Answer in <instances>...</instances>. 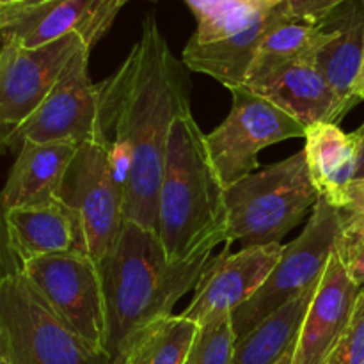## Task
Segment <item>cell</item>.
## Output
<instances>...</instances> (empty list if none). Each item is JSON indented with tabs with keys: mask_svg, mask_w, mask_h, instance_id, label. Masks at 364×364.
Instances as JSON below:
<instances>
[{
	"mask_svg": "<svg viewBox=\"0 0 364 364\" xmlns=\"http://www.w3.org/2000/svg\"><path fill=\"white\" fill-rule=\"evenodd\" d=\"M244 87L283 109L304 128L316 123L338 124L348 114L340 96L309 60L284 64L245 82Z\"/></svg>",
	"mask_w": 364,
	"mask_h": 364,
	"instance_id": "15",
	"label": "cell"
},
{
	"mask_svg": "<svg viewBox=\"0 0 364 364\" xmlns=\"http://www.w3.org/2000/svg\"><path fill=\"white\" fill-rule=\"evenodd\" d=\"M304 139L302 151L311 181L320 198L340 208L358 174V139L334 123L311 124L306 128Z\"/></svg>",
	"mask_w": 364,
	"mask_h": 364,
	"instance_id": "20",
	"label": "cell"
},
{
	"mask_svg": "<svg viewBox=\"0 0 364 364\" xmlns=\"http://www.w3.org/2000/svg\"><path fill=\"white\" fill-rule=\"evenodd\" d=\"M326 364H364V287L358 295L350 322Z\"/></svg>",
	"mask_w": 364,
	"mask_h": 364,
	"instance_id": "26",
	"label": "cell"
},
{
	"mask_svg": "<svg viewBox=\"0 0 364 364\" xmlns=\"http://www.w3.org/2000/svg\"><path fill=\"white\" fill-rule=\"evenodd\" d=\"M89 52L84 46L71 57L45 102L14 135L9 149H18L25 141L75 146L107 142L100 119L98 85L89 77Z\"/></svg>",
	"mask_w": 364,
	"mask_h": 364,
	"instance_id": "11",
	"label": "cell"
},
{
	"mask_svg": "<svg viewBox=\"0 0 364 364\" xmlns=\"http://www.w3.org/2000/svg\"><path fill=\"white\" fill-rule=\"evenodd\" d=\"M355 139H358L359 146V156H358V174H355V180L358 178H364V134H355Z\"/></svg>",
	"mask_w": 364,
	"mask_h": 364,
	"instance_id": "30",
	"label": "cell"
},
{
	"mask_svg": "<svg viewBox=\"0 0 364 364\" xmlns=\"http://www.w3.org/2000/svg\"><path fill=\"white\" fill-rule=\"evenodd\" d=\"M323 38H326V28L320 21L308 23L291 18L283 21L265 36L245 82L262 77L284 64L297 63V60L311 63Z\"/></svg>",
	"mask_w": 364,
	"mask_h": 364,
	"instance_id": "23",
	"label": "cell"
},
{
	"mask_svg": "<svg viewBox=\"0 0 364 364\" xmlns=\"http://www.w3.org/2000/svg\"><path fill=\"white\" fill-rule=\"evenodd\" d=\"M338 212H340L341 231L336 252L341 255L364 242V178L352 181L345 194L343 205L338 208Z\"/></svg>",
	"mask_w": 364,
	"mask_h": 364,
	"instance_id": "25",
	"label": "cell"
},
{
	"mask_svg": "<svg viewBox=\"0 0 364 364\" xmlns=\"http://www.w3.org/2000/svg\"><path fill=\"white\" fill-rule=\"evenodd\" d=\"M341 223L336 206L320 198L302 233L284 245L276 267L247 302L231 313L235 338L242 340L288 302L316 287L334 255Z\"/></svg>",
	"mask_w": 364,
	"mask_h": 364,
	"instance_id": "6",
	"label": "cell"
},
{
	"mask_svg": "<svg viewBox=\"0 0 364 364\" xmlns=\"http://www.w3.org/2000/svg\"><path fill=\"white\" fill-rule=\"evenodd\" d=\"M226 187L192 112L174 119L159 192L156 235L171 262H188L226 242Z\"/></svg>",
	"mask_w": 364,
	"mask_h": 364,
	"instance_id": "3",
	"label": "cell"
},
{
	"mask_svg": "<svg viewBox=\"0 0 364 364\" xmlns=\"http://www.w3.org/2000/svg\"><path fill=\"white\" fill-rule=\"evenodd\" d=\"M18 269L71 331L96 352L107 354L105 299L98 263L91 256H38Z\"/></svg>",
	"mask_w": 364,
	"mask_h": 364,
	"instance_id": "8",
	"label": "cell"
},
{
	"mask_svg": "<svg viewBox=\"0 0 364 364\" xmlns=\"http://www.w3.org/2000/svg\"><path fill=\"white\" fill-rule=\"evenodd\" d=\"M287 20H290V14L284 0L272 9L265 11L251 25L226 38L208 43H199L191 38L181 52V63L188 68V71H198L215 78L230 91L244 87L252 60L265 36Z\"/></svg>",
	"mask_w": 364,
	"mask_h": 364,
	"instance_id": "17",
	"label": "cell"
},
{
	"mask_svg": "<svg viewBox=\"0 0 364 364\" xmlns=\"http://www.w3.org/2000/svg\"><path fill=\"white\" fill-rule=\"evenodd\" d=\"M283 247V244L251 245L231 255L226 245L219 256L210 259L196 284L191 304L181 315L198 326L215 315H231L265 283Z\"/></svg>",
	"mask_w": 364,
	"mask_h": 364,
	"instance_id": "13",
	"label": "cell"
},
{
	"mask_svg": "<svg viewBox=\"0 0 364 364\" xmlns=\"http://www.w3.org/2000/svg\"><path fill=\"white\" fill-rule=\"evenodd\" d=\"M130 2V0H124V4H128ZM149 2H159V0H149Z\"/></svg>",
	"mask_w": 364,
	"mask_h": 364,
	"instance_id": "37",
	"label": "cell"
},
{
	"mask_svg": "<svg viewBox=\"0 0 364 364\" xmlns=\"http://www.w3.org/2000/svg\"><path fill=\"white\" fill-rule=\"evenodd\" d=\"M124 0H46L0 9V45L38 48L78 34L89 50L109 32Z\"/></svg>",
	"mask_w": 364,
	"mask_h": 364,
	"instance_id": "12",
	"label": "cell"
},
{
	"mask_svg": "<svg viewBox=\"0 0 364 364\" xmlns=\"http://www.w3.org/2000/svg\"><path fill=\"white\" fill-rule=\"evenodd\" d=\"M77 148L66 142H21L6 185L0 191V212L59 201L64 174Z\"/></svg>",
	"mask_w": 364,
	"mask_h": 364,
	"instance_id": "19",
	"label": "cell"
},
{
	"mask_svg": "<svg viewBox=\"0 0 364 364\" xmlns=\"http://www.w3.org/2000/svg\"><path fill=\"white\" fill-rule=\"evenodd\" d=\"M212 255L188 262H171L156 231L124 220L116 244L98 262L107 315V345L110 359L134 334L162 316L185 294L194 290Z\"/></svg>",
	"mask_w": 364,
	"mask_h": 364,
	"instance_id": "2",
	"label": "cell"
},
{
	"mask_svg": "<svg viewBox=\"0 0 364 364\" xmlns=\"http://www.w3.org/2000/svg\"><path fill=\"white\" fill-rule=\"evenodd\" d=\"M0 354L9 364H112L60 320L18 267L0 277Z\"/></svg>",
	"mask_w": 364,
	"mask_h": 364,
	"instance_id": "5",
	"label": "cell"
},
{
	"mask_svg": "<svg viewBox=\"0 0 364 364\" xmlns=\"http://www.w3.org/2000/svg\"><path fill=\"white\" fill-rule=\"evenodd\" d=\"M59 201L80 217L89 256L96 263L105 258L124 223V192L114 180L105 142L78 146L64 174Z\"/></svg>",
	"mask_w": 364,
	"mask_h": 364,
	"instance_id": "10",
	"label": "cell"
},
{
	"mask_svg": "<svg viewBox=\"0 0 364 364\" xmlns=\"http://www.w3.org/2000/svg\"><path fill=\"white\" fill-rule=\"evenodd\" d=\"M343 262L345 269H347L348 277L358 284L359 288L364 287V242L354 245L348 251L338 255Z\"/></svg>",
	"mask_w": 364,
	"mask_h": 364,
	"instance_id": "29",
	"label": "cell"
},
{
	"mask_svg": "<svg viewBox=\"0 0 364 364\" xmlns=\"http://www.w3.org/2000/svg\"><path fill=\"white\" fill-rule=\"evenodd\" d=\"M0 364H9V363H7V361H6V359H4V358H2V354H0Z\"/></svg>",
	"mask_w": 364,
	"mask_h": 364,
	"instance_id": "36",
	"label": "cell"
},
{
	"mask_svg": "<svg viewBox=\"0 0 364 364\" xmlns=\"http://www.w3.org/2000/svg\"><path fill=\"white\" fill-rule=\"evenodd\" d=\"M316 287L288 302L279 311L263 320L247 336L238 340L235 343L231 364H276L279 361L297 340Z\"/></svg>",
	"mask_w": 364,
	"mask_h": 364,
	"instance_id": "21",
	"label": "cell"
},
{
	"mask_svg": "<svg viewBox=\"0 0 364 364\" xmlns=\"http://www.w3.org/2000/svg\"><path fill=\"white\" fill-rule=\"evenodd\" d=\"M355 96H358L359 102H364V59H363L361 75H359L358 85H355Z\"/></svg>",
	"mask_w": 364,
	"mask_h": 364,
	"instance_id": "31",
	"label": "cell"
},
{
	"mask_svg": "<svg viewBox=\"0 0 364 364\" xmlns=\"http://www.w3.org/2000/svg\"><path fill=\"white\" fill-rule=\"evenodd\" d=\"M41 2H46V0H25L23 4H20V6H34V4H41Z\"/></svg>",
	"mask_w": 364,
	"mask_h": 364,
	"instance_id": "34",
	"label": "cell"
},
{
	"mask_svg": "<svg viewBox=\"0 0 364 364\" xmlns=\"http://www.w3.org/2000/svg\"><path fill=\"white\" fill-rule=\"evenodd\" d=\"M345 2L348 0H287V9L294 20L318 23Z\"/></svg>",
	"mask_w": 364,
	"mask_h": 364,
	"instance_id": "27",
	"label": "cell"
},
{
	"mask_svg": "<svg viewBox=\"0 0 364 364\" xmlns=\"http://www.w3.org/2000/svg\"><path fill=\"white\" fill-rule=\"evenodd\" d=\"M84 46L87 45L78 34H68L38 48L0 45V155L9 151L14 135L45 102L71 57Z\"/></svg>",
	"mask_w": 364,
	"mask_h": 364,
	"instance_id": "9",
	"label": "cell"
},
{
	"mask_svg": "<svg viewBox=\"0 0 364 364\" xmlns=\"http://www.w3.org/2000/svg\"><path fill=\"white\" fill-rule=\"evenodd\" d=\"M359 291L334 251L302 320L294 364H326L350 322Z\"/></svg>",
	"mask_w": 364,
	"mask_h": 364,
	"instance_id": "14",
	"label": "cell"
},
{
	"mask_svg": "<svg viewBox=\"0 0 364 364\" xmlns=\"http://www.w3.org/2000/svg\"><path fill=\"white\" fill-rule=\"evenodd\" d=\"M2 213L9 251L20 265L48 255H87L84 224L73 208L55 201L36 208H14Z\"/></svg>",
	"mask_w": 364,
	"mask_h": 364,
	"instance_id": "16",
	"label": "cell"
},
{
	"mask_svg": "<svg viewBox=\"0 0 364 364\" xmlns=\"http://www.w3.org/2000/svg\"><path fill=\"white\" fill-rule=\"evenodd\" d=\"M231 95L228 117L206 135L210 160L224 187L255 173L262 149L306 134L297 119L251 89L238 87Z\"/></svg>",
	"mask_w": 364,
	"mask_h": 364,
	"instance_id": "7",
	"label": "cell"
},
{
	"mask_svg": "<svg viewBox=\"0 0 364 364\" xmlns=\"http://www.w3.org/2000/svg\"><path fill=\"white\" fill-rule=\"evenodd\" d=\"M198 329L183 315L162 316L134 334L112 364H185Z\"/></svg>",
	"mask_w": 364,
	"mask_h": 364,
	"instance_id": "22",
	"label": "cell"
},
{
	"mask_svg": "<svg viewBox=\"0 0 364 364\" xmlns=\"http://www.w3.org/2000/svg\"><path fill=\"white\" fill-rule=\"evenodd\" d=\"M355 134H364V123L358 128V130H355Z\"/></svg>",
	"mask_w": 364,
	"mask_h": 364,
	"instance_id": "35",
	"label": "cell"
},
{
	"mask_svg": "<svg viewBox=\"0 0 364 364\" xmlns=\"http://www.w3.org/2000/svg\"><path fill=\"white\" fill-rule=\"evenodd\" d=\"M226 245L281 244L315 208L320 194L309 176L304 151L247 174L224 191Z\"/></svg>",
	"mask_w": 364,
	"mask_h": 364,
	"instance_id": "4",
	"label": "cell"
},
{
	"mask_svg": "<svg viewBox=\"0 0 364 364\" xmlns=\"http://www.w3.org/2000/svg\"><path fill=\"white\" fill-rule=\"evenodd\" d=\"M196 18L208 16V14L219 13V11L230 9V7L242 6H277L284 0H183Z\"/></svg>",
	"mask_w": 364,
	"mask_h": 364,
	"instance_id": "28",
	"label": "cell"
},
{
	"mask_svg": "<svg viewBox=\"0 0 364 364\" xmlns=\"http://www.w3.org/2000/svg\"><path fill=\"white\" fill-rule=\"evenodd\" d=\"M105 144L132 155L124 220L156 231L159 192L174 119L191 110L188 68L176 59L155 14L114 75L100 82Z\"/></svg>",
	"mask_w": 364,
	"mask_h": 364,
	"instance_id": "1",
	"label": "cell"
},
{
	"mask_svg": "<svg viewBox=\"0 0 364 364\" xmlns=\"http://www.w3.org/2000/svg\"><path fill=\"white\" fill-rule=\"evenodd\" d=\"M237 343L230 313L215 315L199 323L198 336L185 364H231Z\"/></svg>",
	"mask_w": 364,
	"mask_h": 364,
	"instance_id": "24",
	"label": "cell"
},
{
	"mask_svg": "<svg viewBox=\"0 0 364 364\" xmlns=\"http://www.w3.org/2000/svg\"><path fill=\"white\" fill-rule=\"evenodd\" d=\"M25 0H0V9H6V7H13V6H20L23 4Z\"/></svg>",
	"mask_w": 364,
	"mask_h": 364,
	"instance_id": "33",
	"label": "cell"
},
{
	"mask_svg": "<svg viewBox=\"0 0 364 364\" xmlns=\"http://www.w3.org/2000/svg\"><path fill=\"white\" fill-rule=\"evenodd\" d=\"M295 343H297V340H295ZM295 343L291 345L290 348L287 350V354L283 355V358L279 359L276 364H294V354H295Z\"/></svg>",
	"mask_w": 364,
	"mask_h": 364,
	"instance_id": "32",
	"label": "cell"
},
{
	"mask_svg": "<svg viewBox=\"0 0 364 364\" xmlns=\"http://www.w3.org/2000/svg\"><path fill=\"white\" fill-rule=\"evenodd\" d=\"M326 38L311 63L350 112L364 59V0H348L323 18Z\"/></svg>",
	"mask_w": 364,
	"mask_h": 364,
	"instance_id": "18",
	"label": "cell"
}]
</instances>
